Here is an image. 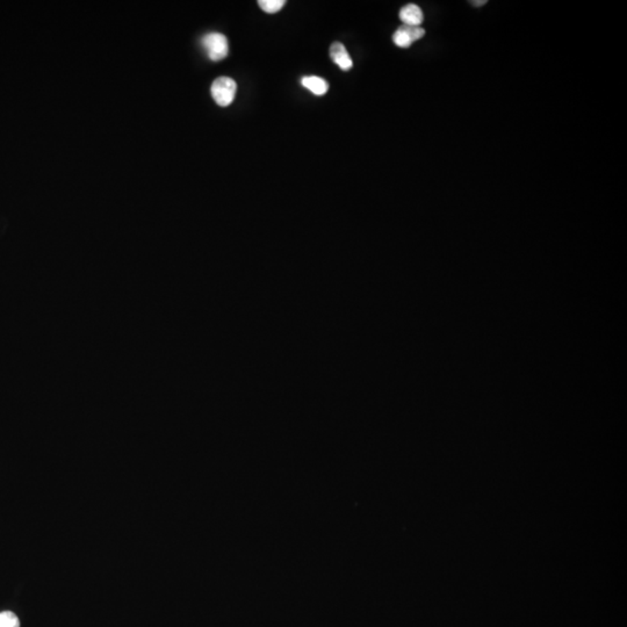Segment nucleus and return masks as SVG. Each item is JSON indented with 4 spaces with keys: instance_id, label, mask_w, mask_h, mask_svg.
I'll return each instance as SVG.
<instances>
[{
    "instance_id": "obj_9",
    "label": "nucleus",
    "mask_w": 627,
    "mask_h": 627,
    "mask_svg": "<svg viewBox=\"0 0 627 627\" xmlns=\"http://www.w3.org/2000/svg\"><path fill=\"white\" fill-rule=\"evenodd\" d=\"M472 3H473V6L479 7L483 6L484 3H487V1H486V0H481V1H472Z\"/></svg>"
},
{
    "instance_id": "obj_2",
    "label": "nucleus",
    "mask_w": 627,
    "mask_h": 627,
    "mask_svg": "<svg viewBox=\"0 0 627 627\" xmlns=\"http://www.w3.org/2000/svg\"><path fill=\"white\" fill-rule=\"evenodd\" d=\"M202 45H203L209 59L214 62L222 61L229 54V43H228L226 36L221 33L206 34L202 38Z\"/></svg>"
},
{
    "instance_id": "obj_8",
    "label": "nucleus",
    "mask_w": 627,
    "mask_h": 627,
    "mask_svg": "<svg viewBox=\"0 0 627 627\" xmlns=\"http://www.w3.org/2000/svg\"><path fill=\"white\" fill-rule=\"evenodd\" d=\"M0 627H20V621L13 612L0 613Z\"/></svg>"
},
{
    "instance_id": "obj_5",
    "label": "nucleus",
    "mask_w": 627,
    "mask_h": 627,
    "mask_svg": "<svg viewBox=\"0 0 627 627\" xmlns=\"http://www.w3.org/2000/svg\"><path fill=\"white\" fill-rule=\"evenodd\" d=\"M400 19L405 26L421 27V24L424 20V15H423L421 7L415 3H409L400 10Z\"/></svg>"
},
{
    "instance_id": "obj_6",
    "label": "nucleus",
    "mask_w": 627,
    "mask_h": 627,
    "mask_svg": "<svg viewBox=\"0 0 627 627\" xmlns=\"http://www.w3.org/2000/svg\"><path fill=\"white\" fill-rule=\"evenodd\" d=\"M301 83H302L303 86L306 87L307 90H309L315 95H324V94L327 93V88H329V85H327L325 79L320 78V77H303Z\"/></svg>"
},
{
    "instance_id": "obj_3",
    "label": "nucleus",
    "mask_w": 627,
    "mask_h": 627,
    "mask_svg": "<svg viewBox=\"0 0 627 627\" xmlns=\"http://www.w3.org/2000/svg\"><path fill=\"white\" fill-rule=\"evenodd\" d=\"M425 31L421 27L402 24L393 35V41L400 48H409L415 41L423 38Z\"/></svg>"
},
{
    "instance_id": "obj_1",
    "label": "nucleus",
    "mask_w": 627,
    "mask_h": 627,
    "mask_svg": "<svg viewBox=\"0 0 627 627\" xmlns=\"http://www.w3.org/2000/svg\"><path fill=\"white\" fill-rule=\"evenodd\" d=\"M237 84L229 77H219L210 87L212 99L221 107H226L233 102L236 95Z\"/></svg>"
},
{
    "instance_id": "obj_4",
    "label": "nucleus",
    "mask_w": 627,
    "mask_h": 627,
    "mask_svg": "<svg viewBox=\"0 0 627 627\" xmlns=\"http://www.w3.org/2000/svg\"><path fill=\"white\" fill-rule=\"evenodd\" d=\"M330 57L334 64H337L343 71H348L353 66L352 59L348 50L341 42H334L330 47Z\"/></svg>"
},
{
    "instance_id": "obj_7",
    "label": "nucleus",
    "mask_w": 627,
    "mask_h": 627,
    "mask_svg": "<svg viewBox=\"0 0 627 627\" xmlns=\"http://www.w3.org/2000/svg\"><path fill=\"white\" fill-rule=\"evenodd\" d=\"M258 5L265 13L274 14L278 13L282 7L285 6V0H259Z\"/></svg>"
}]
</instances>
